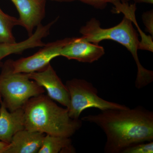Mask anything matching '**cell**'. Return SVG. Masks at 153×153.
<instances>
[{
  "label": "cell",
  "mask_w": 153,
  "mask_h": 153,
  "mask_svg": "<svg viewBox=\"0 0 153 153\" xmlns=\"http://www.w3.org/2000/svg\"><path fill=\"white\" fill-rule=\"evenodd\" d=\"M103 131L105 153H122L129 147L153 141V112L145 107L109 109L82 118Z\"/></svg>",
  "instance_id": "obj_1"
},
{
  "label": "cell",
  "mask_w": 153,
  "mask_h": 153,
  "mask_svg": "<svg viewBox=\"0 0 153 153\" xmlns=\"http://www.w3.org/2000/svg\"><path fill=\"white\" fill-rule=\"evenodd\" d=\"M135 4H129L127 2L117 3L114 7L115 13H122L125 16L122 21L116 26L109 28L101 27L100 22L92 18L80 28L79 33L85 41L99 44L105 40H111L119 43L131 53L136 63L137 72L135 86L141 89L152 83L153 72L143 67L140 63L137 51L140 49L138 34L134 27L135 21Z\"/></svg>",
  "instance_id": "obj_2"
},
{
  "label": "cell",
  "mask_w": 153,
  "mask_h": 153,
  "mask_svg": "<svg viewBox=\"0 0 153 153\" xmlns=\"http://www.w3.org/2000/svg\"><path fill=\"white\" fill-rule=\"evenodd\" d=\"M23 109L25 129L30 131L70 138L82 126V121L71 118L67 108L44 94L30 98Z\"/></svg>",
  "instance_id": "obj_3"
},
{
  "label": "cell",
  "mask_w": 153,
  "mask_h": 153,
  "mask_svg": "<svg viewBox=\"0 0 153 153\" xmlns=\"http://www.w3.org/2000/svg\"><path fill=\"white\" fill-rule=\"evenodd\" d=\"M44 92V88L27 74L14 72L12 60L4 63L0 74V97L9 111L23 108L30 98Z\"/></svg>",
  "instance_id": "obj_4"
},
{
  "label": "cell",
  "mask_w": 153,
  "mask_h": 153,
  "mask_svg": "<svg viewBox=\"0 0 153 153\" xmlns=\"http://www.w3.org/2000/svg\"><path fill=\"white\" fill-rule=\"evenodd\" d=\"M70 96V103L67 109L71 118L79 119L81 113L91 108L101 111L109 109H126L125 105L108 101L98 95V90L92 83L84 79H74L66 82Z\"/></svg>",
  "instance_id": "obj_5"
},
{
  "label": "cell",
  "mask_w": 153,
  "mask_h": 153,
  "mask_svg": "<svg viewBox=\"0 0 153 153\" xmlns=\"http://www.w3.org/2000/svg\"><path fill=\"white\" fill-rule=\"evenodd\" d=\"M71 38H65L48 43L34 55L15 61L12 60L14 72L30 74L43 70L50 64L51 60L60 56L61 49Z\"/></svg>",
  "instance_id": "obj_6"
},
{
  "label": "cell",
  "mask_w": 153,
  "mask_h": 153,
  "mask_svg": "<svg viewBox=\"0 0 153 153\" xmlns=\"http://www.w3.org/2000/svg\"><path fill=\"white\" fill-rule=\"evenodd\" d=\"M27 74L30 79L47 91L50 98L68 108L70 103L68 89L50 64L41 71Z\"/></svg>",
  "instance_id": "obj_7"
},
{
  "label": "cell",
  "mask_w": 153,
  "mask_h": 153,
  "mask_svg": "<svg viewBox=\"0 0 153 153\" xmlns=\"http://www.w3.org/2000/svg\"><path fill=\"white\" fill-rule=\"evenodd\" d=\"M104 48L99 44L85 41L82 37L72 38L61 49L60 56L82 63H92L105 55Z\"/></svg>",
  "instance_id": "obj_8"
},
{
  "label": "cell",
  "mask_w": 153,
  "mask_h": 153,
  "mask_svg": "<svg viewBox=\"0 0 153 153\" xmlns=\"http://www.w3.org/2000/svg\"><path fill=\"white\" fill-rule=\"evenodd\" d=\"M19 14L21 26L33 35L35 28L41 24L46 15L47 0H11Z\"/></svg>",
  "instance_id": "obj_9"
},
{
  "label": "cell",
  "mask_w": 153,
  "mask_h": 153,
  "mask_svg": "<svg viewBox=\"0 0 153 153\" xmlns=\"http://www.w3.org/2000/svg\"><path fill=\"white\" fill-rule=\"evenodd\" d=\"M24 129L23 108L13 112L8 111L0 97V140L9 144L14 135Z\"/></svg>",
  "instance_id": "obj_10"
},
{
  "label": "cell",
  "mask_w": 153,
  "mask_h": 153,
  "mask_svg": "<svg viewBox=\"0 0 153 153\" xmlns=\"http://www.w3.org/2000/svg\"><path fill=\"white\" fill-rule=\"evenodd\" d=\"M46 134L24 129L13 137L5 153H36L40 150Z\"/></svg>",
  "instance_id": "obj_11"
},
{
  "label": "cell",
  "mask_w": 153,
  "mask_h": 153,
  "mask_svg": "<svg viewBox=\"0 0 153 153\" xmlns=\"http://www.w3.org/2000/svg\"><path fill=\"white\" fill-rule=\"evenodd\" d=\"M44 45L43 37L39 32H34L25 41L14 43H0V66L1 60L9 55L21 54L27 49L42 47Z\"/></svg>",
  "instance_id": "obj_12"
},
{
  "label": "cell",
  "mask_w": 153,
  "mask_h": 153,
  "mask_svg": "<svg viewBox=\"0 0 153 153\" xmlns=\"http://www.w3.org/2000/svg\"><path fill=\"white\" fill-rule=\"evenodd\" d=\"M38 153H75V150L70 137L45 134Z\"/></svg>",
  "instance_id": "obj_13"
},
{
  "label": "cell",
  "mask_w": 153,
  "mask_h": 153,
  "mask_svg": "<svg viewBox=\"0 0 153 153\" xmlns=\"http://www.w3.org/2000/svg\"><path fill=\"white\" fill-rule=\"evenodd\" d=\"M16 26H21L19 19L5 13L0 8V43L16 42L13 30Z\"/></svg>",
  "instance_id": "obj_14"
},
{
  "label": "cell",
  "mask_w": 153,
  "mask_h": 153,
  "mask_svg": "<svg viewBox=\"0 0 153 153\" xmlns=\"http://www.w3.org/2000/svg\"><path fill=\"white\" fill-rule=\"evenodd\" d=\"M153 142L140 143L126 148L122 153H153Z\"/></svg>",
  "instance_id": "obj_15"
},
{
  "label": "cell",
  "mask_w": 153,
  "mask_h": 153,
  "mask_svg": "<svg viewBox=\"0 0 153 153\" xmlns=\"http://www.w3.org/2000/svg\"><path fill=\"white\" fill-rule=\"evenodd\" d=\"M62 1L71 2L74 1H79L87 4L97 9H104L108 3H114L117 1L128 2V0H62Z\"/></svg>",
  "instance_id": "obj_16"
},
{
  "label": "cell",
  "mask_w": 153,
  "mask_h": 153,
  "mask_svg": "<svg viewBox=\"0 0 153 153\" xmlns=\"http://www.w3.org/2000/svg\"><path fill=\"white\" fill-rule=\"evenodd\" d=\"M143 22L147 31L153 36V10L145 12L143 14Z\"/></svg>",
  "instance_id": "obj_17"
},
{
  "label": "cell",
  "mask_w": 153,
  "mask_h": 153,
  "mask_svg": "<svg viewBox=\"0 0 153 153\" xmlns=\"http://www.w3.org/2000/svg\"><path fill=\"white\" fill-rule=\"evenodd\" d=\"M9 143L0 140V153H5Z\"/></svg>",
  "instance_id": "obj_18"
},
{
  "label": "cell",
  "mask_w": 153,
  "mask_h": 153,
  "mask_svg": "<svg viewBox=\"0 0 153 153\" xmlns=\"http://www.w3.org/2000/svg\"><path fill=\"white\" fill-rule=\"evenodd\" d=\"M130 0H128V1ZM134 1L135 3H146V4H153V0H132Z\"/></svg>",
  "instance_id": "obj_19"
},
{
  "label": "cell",
  "mask_w": 153,
  "mask_h": 153,
  "mask_svg": "<svg viewBox=\"0 0 153 153\" xmlns=\"http://www.w3.org/2000/svg\"><path fill=\"white\" fill-rule=\"evenodd\" d=\"M50 1H53L61 2L62 0H50Z\"/></svg>",
  "instance_id": "obj_20"
}]
</instances>
